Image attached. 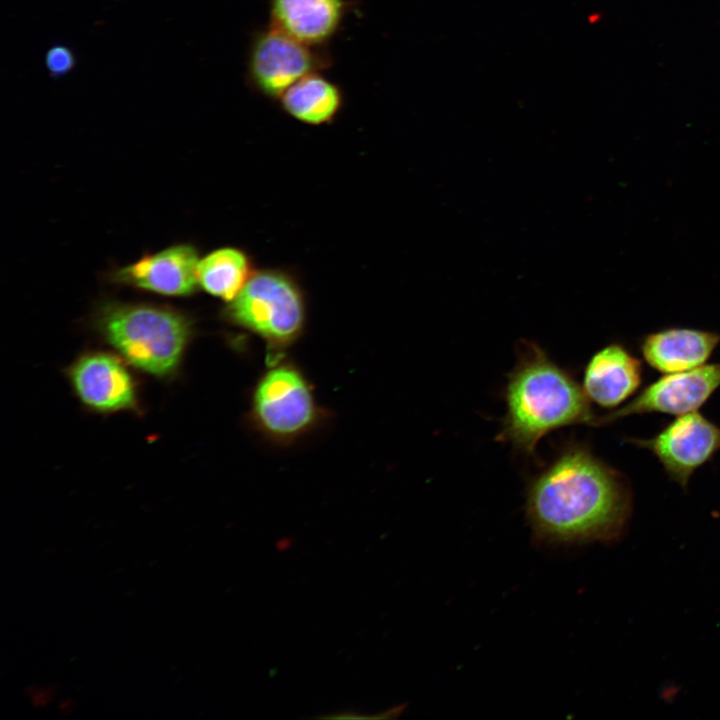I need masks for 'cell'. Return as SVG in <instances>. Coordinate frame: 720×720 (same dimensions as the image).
Listing matches in <instances>:
<instances>
[{
	"instance_id": "obj_1",
	"label": "cell",
	"mask_w": 720,
	"mask_h": 720,
	"mask_svg": "<svg viewBox=\"0 0 720 720\" xmlns=\"http://www.w3.org/2000/svg\"><path fill=\"white\" fill-rule=\"evenodd\" d=\"M525 506L540 541L609 540L629 516L631 492L620 471L584 443L571 440L530 479Z\"/></svg>"
},
{
	"instance_id": "obj_18",
	"label": "cell",
	"mask_w": 720,
	"mask_h": 720,
	"mask_svg": "<svg viewBox=\"0 0 720 720\" xmlns=\"http://www.w3.org/2000/svg\"><path fill=\"white\" fill-rule=\"evenodd\" d=\"M75 705V702L72 698L66 697L61 700L59 704V709L62 713H71L73 711V707Z\"/></svg>"
},
{
	"instance_id": "obj_8",
	"label": "cell",
	"mask_w": 720,
	"mask_h": 720,
	"mask_svg": "<svg viewBox=\"0 0 720 720\" xmlns=\"http://www.w3.org/2000/svg\"><path fill=\"white\" fill-rule=\"evenodd\" d=\"M720 387V362L665 374L647 385L630 402L600 415L598 426L647 413L683 415L697 411Z\"/></svg>"
},
{
	"instance_id": "obj_9",
	"label": "cell",
	"mask_w": 720,
	"mask_h": 720,
	"mask_svg": "<svg viewBox=\"0 0 720 720\" xmlns=\"http://www.w3.org/2000/svg\"><path fill=\"white\" fill-rule=\"evenodd\" d=\"M69 377L78 398L91 409L115 412L135 404L133 377L125 363L115 355L87 353L73 363Z\"/></svg>"
},
{
	"instance_id": "obj_6",
	"label": "cell",
	"mask_w": 720,
	"mask_h": 720,
	"mask_svg": "<svg viewBox=\"0 0 720 720\" xmlns=\"http://www.w3.org/2000/svg\"><path fill=\"white\" fill-rule=\"evenodd\" d=\"M332 65L327 47L305 44L268 24L251 39L246 81L258 95L278 101L297 81Z\"/></svg>"
},
{
	"instance_id": "obj_11",
	"label": "cell",
	"mask_w": 720,
	"mask_h": 720,
	"mask_svg": "<svg viewBox=\"0 0 720 720\" xmlns=\"http://www.w3.org/2000/svg\"><path fill=\"white\" fill-rule=\"evenodd\" d=\"M642 379L640 359L625 345L613 342L590 357L584 368L582 387L591 402L613 409L638 390Z\"/></svg>"
},
{
	"instance_id": "obj_16",
	"label": "cell",
	"mask_w": 720,
	"mask_h": 720,
	"mask_svg": "<svg viewBox=\"0 0 720 720\" xmlns=\"http://www.w3.org/2000/svg\"><path fill=\"white\" fill-rule=\"evenodd\" d=\"M48 72L53 77H60L70 72L75 64L71 49L63 45L50 47L45 56Z\"/></svg>"
},
{
	"instance_id": "obj_4",
	"label": "cell",
	"mask_w": 720,
	"mask_h": 720,
	"mask_svg": "<svg viewBox=\"0 0 720 720\" xmlns=\"http://www.w3.org/2000/svg\"><path fill=\"white\" fill-rule=\"evenodd\" d=\"M224 317L231 324L260 337L268 349L269 365L302 334L307 302L302 286L291 272L281 268L255 270L229 302Z\"/></svg>"
},
{
	"instance_id": "obj_14",
	"label": "cell",
	"mask_w": 720,
	"mask_h": 720,
	"mask_svg": "<svg viewBox=\"0 0 720 720\" xmlns=\"http://www.w3.org/2000/svg\"><path fill=\"white\" fill-rule=\"evenodd\" d=\"M278 102L291 118L306 125L321 126L332 123L340 114L344 93L338 84L318 72L297 81Z\"/></svg>"
},
{
	"instance_id": "obj_2",
	"label": "cell",
	"mask_w": 720,
	"mask_h": 720,
	"mask_svg": "<svg viewBox=\"0 0 720 720\" xmlns=\"http://www.w3.org/2000/svg\"><path fill=\"white\" fill-rule=\"evenodd\" d=\"M503 391L497 440L528 457L547 434L572 425L598 426L584 389L536 342L521 340Z\"/></svg>"
},
{
	"instance_id": "obj_5",
	"label": "cell",
	"mask_w": 720,
	"mask_h": 720,
	"mask_svg": "<svg viewBox=\"0 0 720 720\" xmlns=\"http://www.w3.org/2000/svg\"><path fill=\"white\" fill-rule=\"evenodd\" d=\"M320 417L310 383L295 365L281 360L258 379L251 398L256 428L277 442H289L312 429Z\"/></svg>"
},
{
	"instance_id": "obj_12",
	"label": "cell",
	"mask_w": 720,
	"mask_h": 720,
	"mask_svg": "<svg viewBox=\"0 0 720 720\" xmlns=\"http://www.w3.org/2000/svg\"><path fill=\"white\" fill-rule=\"evenodd\" d=\"M351 6L347 0H269V25L305 44L327 47Z\"/></svg>"
},
{
	"instance_id": "obj_15",
	"label": "cell",
	"mask_w": 720,
	"mask_h": 720,
	"mask_svg": "<svg viewBox=\"0 0 720 720\" xmlns=\"http://www.w3.org/2000/svg\"><path fill=\"white\" fill-rule=\"evenodd\" d=\"M255 272L251 256L238 247H221L201 258L197 266L199 287L226 302L231 301Z\"/></svg>"
},
{
	"instance_id": "obj_17",
	"label": "cell",
	"mask_w": 720,
	"mask_h": 720,
	"mask_svg": "<svg viewBox=\"0 0 720 720\" xmlns=\"http://www.w3.org/2000/svg\"><path fill=\"white\" fill-rule=\"evenodd\" d=\"M56 685L31 684L25 688V695L30 698L34 707L41 708L49 705L56 694Z\"/></svg>"
},
{
	"instance_id": "obj_7",
	"label": "cell",
	"mask_w": 720,
	"mask_h": 720,
	"mask_svg": "<svg viewBox=\"0 0 720 720\" xmlns=\"http://www.w3.org/2000/svg\"><path fill=\"white\" fill-rule=\"evenodd\" d=\"M626 441L651 452L668 477L685 489L692 474L720 450V427L693 411L679 415L653 437Z\"/></svg>"
},
{
	"instance_id": "obj_10",
	"label": "cell",
	"mask_w": 720,
	"mask_h": 720,
	"mask_svg": "<svg viewBox=\"0 0 720 720\" xmlns=\"http://www.w3.org/2000/svg\"><path fill=\"white\" fill-rule=\"evenodd\" d=\"M198 256L194 246L176 244L122 267L114 279L165 296H188L199 287Z\"/></svg>"
},
{
	"instance_id": "obj_3",
	"label": "cell",
	"mask_w": 720,
	"mask_h": 720,
	"mask_svg": "<svg viewBox=\"0 0 720 720\" xmlns=\"http://www.w3.org/2000/svg\"><path fill=\"white\" fill-rule=\"evenodd\" d=\"M98 328L124 360L157 377L178 368L191 336L185 315L147 304H108L100 311Z\"/></svg>"
},
{
	"instance_id": "obj_13",
	"label": "cell",
	"mask_w": 720,
	"mask_h": 720,
	"mask_svg": "<svg viewBox=\"0 0 720 720\" xmlns=\"http://www.w3.org/2000/svg\"><path fill=\"white\" fill-rule=\"evenodd\" d=\"M720 343V334L687 327H668L644 335L639 351L654 370L677 373L706 364Z\"/></svg>"
}]
</instances>
